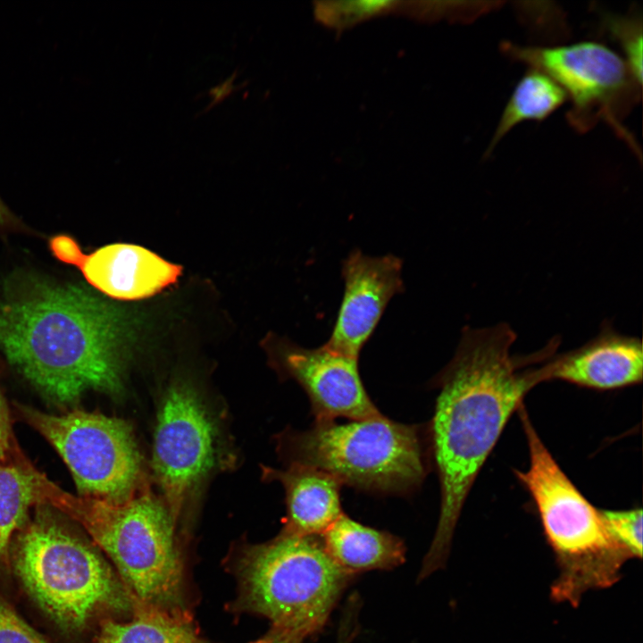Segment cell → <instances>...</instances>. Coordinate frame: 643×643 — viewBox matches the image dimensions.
<instances>
[{"label": "cell", "instance_id": "obj_24", "mask_svg": "<svg viewBox=\"0 0 643 643\" xmlns=\"http://www.w3.org/2000/svg\"><path fill=\"white\" fill-rule=\"evenodd\" d=\"M13 451V435L6 402L0 391V460H5Z\"/></svg>", "mask_w": 643, "mask_h": 643}, {"label": "cell", "instance_id": "obj_10", "mask_svg": "<svg viewBox=\"0 0 643 643\" xmlns=\"http://www.w3.org/2000/svg\"><path fill=\"white\" fill-rule=\"evenodd\" d=\"M215 454L216 428L199 396L185 383L171 385L158 413L152 466L174 520Z\"/></svg>", "mask_w": 643, "mask_h": 643}, {"label": "cell", "instance_id": "obj_26", "mask_svg": "<svg viewBox=\"0 0 643 643\" xmlns=\"http://www.w3.org/2000/svg\"><path fill=\"white\" fill-rule=\"evenodd\" d=\"M10 219V213L5 205L0 200V223H4Z\"/></svg>", "mask_w": 643, "mask_h": 643}, {"label": "cell", "instance_id": "obj_25", "mask_svg": "<svg viewBox=\"0 0 643 643\" xmlns=\"http://www.w3.org/2000/svg\"><path fill=\"white\" fill-rule=\"evenodd\" d=\"M303 640L294 634L271 629L264 637L251 643H303Z\"/></svg>", "mask_w": 643, "mask_h": 643}, {"label": "cell", "instance_id": "obj_9", "mask_svg": "<svg viewBox=\"0 0 643 643\" xmlns=\"http://www.w3.org/2000/svg\"><path fill=\"white\" fill-rule=\"evenodd\" d=\"M501 48L562 87L572 101L567 118L574 129L587 131L603 120L630 141L622 119L637 100L641 87L615 52L589 41L555 46H522L506 42Z\"/></svg>", "mask_w": 643, "mask_h": 643}, {"label": "cell", "instance_id": "obj_2", "mask_svg": "<svg viewBox=\"0 0 643 643\" xmlns=\"http://www.w3.org/2000/svg\"><path fill=\"white\" fill-rule=\"evenodd\" d=\"M126 310L90 290L29 279L0 293V349L49 401L120 394L134 330Z\"/></svg>", "mask_w": 643, "mask_h": 643}, {"label": "cell", "instance_id": "obj_14", "mask_svg": "<svg viewBox=\"0 0 643 643\" xmlns=\"http://www.w3.org/2000/svg\"><path fill=\"white\" fill-rule=\"evenodd\" d=\"M76 266L97 290L123 300L150 296L173 284L181 273L180 266L130 244H112L89 255L81 253Z\"/></svg>", "mask_w": 643, "mask_h": 643}, {"label": "cell", "instance_id": "obj_20", "mask_svg": "<svg viewBox=\"0 0 643 643\" xmlns=\"http://www.w3.org/2000/svg\"><path fill=\"white\" fill-rule=\"evenodd\" d=\"M603 27L616 41L623 60L639 86L642 84V21L636 14L618 16L605 14Z\"/></svg>", "mask_w": 643, "mask_h": 643}, {"label": "cell", "instance_id": "obj_3", "mask_svg": "<svg viewBox=\"0 0 643 643\" xmlns=\"http://www.w3.org/2000/svg\"><path fill=\"white\" fill-rule=\"evenodd\" d=\"M43 503L78 521L114 564L135 600L173 613H188L185 564L165 504L138 489L121 502L74 497L41 480Z\"/></svg>", "mask_w": 643, "mask_h": 643}, {"label": "cell", "instance_id": "obj_11", "mask_svg": "<svg viewBox=\"0 0 643 643\" xmlns=\"http://www.w3.org/2000/svg\"><path fill=\"white\" fill-rule=\"evenodd\" d=\"M278 357L284 372L307 394L314 422L361 420L380 413L363 384L358 358L325 344L305 348L291 343L280 347Z\"/></svg>", "mask_w": 643, "mask_h": 643}, {"label": "cell", "instance_id": "obj_8", "mask_svg": "<svg viewBox=\"0 0 643 643\" xmlns=\"http://www.w3.org/2000/svg\"><path fill=\"white\" fill-rule=\"evenodd\" d=\"M17 409L63 459L79 497L121 502L139 489L141 456L125 421L81 410L54 415Z\"/></svg>", "mask_w": 643, "mask_h": 643}, {"label": "cell", "instance_id": "obj_1", "mask_svg": "<svg viewBox=\"0 0 643 643\" xmlns=\"http://www.w3.org/2000/svg\"><path fill=\"white\" fill-rule=\"evenodd\" d=\"M516 333L505 322L463 328L456 351L435 379L439 388L428 429L440 484V511L418 578L443 567L467 496L524 396L536 386L530 357L511 355Z\"/></svg>", "mask_w": 643, "mask_h": 643}, {"label": "cell", "instance_id": "obj_21", "mask_svg": "<svg viewBox=\"0 0 643 643\" xmlns=\"http://www.w3.org/2000/svg\"><path fill=\"white\" fill-rule=\"evenodd\" d=\"M603 521L612 537L631 557L642 556V510L600 509Z\"/></svg>", "mask_w": 643, "mask_h": 643}, {"label": "cell", "instance_id": "obj_5", "mask_svg": "<svg viewBox=\"0 0 643 643\" xmlns=\"http://www.w3.org/2000/svg\"><path fill=\"white\" fill-rule=\"evenodd\" d=\"M517 412L530 464L514 473L533 499L555 556L559 573L551 586V597L577 606L586 592L618 581L623 564L632 557L609 533L600 509L584 497L555 462L523 404Z\"/></svg>", "mask_w": 643, "mask_h": 643}, {"label": "cell", "instance_id": "obj_19", "mask_svg": "<svg viewBox=\"0 0 643 643\" xmlns=\"http://www.w3.org/2000/svg\"><path fill=\"white\" fill-rule=\"evenodd\" d=\"M41 476L28 465H0V561L8 563L13 535L29 507L42 503Z\"/></svg>", "mask_w": 643, "mask_h": 643}, {"label": "cell", "instance_id": "obj_16", "mask_svg": "<svg viewBox=\"0 0 643 643\" xmlns=\"http://www.w3.org/2000/svg\"><path fill=\"white\" fill-rule=\"evenodd\" d=\"M321 538L333 561L351 575L392 569L405 560L406 549L400 538L363 525L344 512Z\"/></svg>", "mask_w": 643, "mask_h": 643}, {"label": "cell", "instance_id": "obj_6", "mask_svg": "<svg viewBox=\"0 0 643 643\" xmlns=\"http://www.w3.org/2000/svg\"><path fill=\"white\" fill-rule=\"evenodd\" d=\"M424 430L378 415L314 422L305 430H291L280 446L289 463L316 468L341 485L378 494H407L424 480L431 456Z\"/></svg>", "mask_w": 643, "mask_h": 643}, {"label": "cell", "instance_id": "obj_4", "mask_svg": "<svg viewBox=\"0 0 643 643\" xmlns=\"http://www.w3.org/2000/svg\"><path fill=\"white\" fill-rule=\"evenodd\" d=\"M18 536L14 571L40 609L61 629L78 633L93 621L131 614L136 600L85 539L38 504Z\"/></svg>", "mask_w": 643, "mask_h": 643}, {"label": "cell", "instance_id": "obj_23", "mask_svg": "<svg viewBox=\"0 0 643 643\" xmlns=\"http://www.w3.org/2000/svg\"><path fill=\"white\" fill-rule=\"evenodd\" d=\"M50 246L58 259L73 265H76L82 253L79 245L67 236L53 238L50 242Z\"/></svg>", "mask_w": 643, "mask_h": 643}, {"label": "cell", "instance_id": "obj_17", "mask_svg": "<svg viewBox=\"0 0 643 643\" xmlns=\"http://www.w3.org/2000/svg\"><path fill=\"white\" fill-rule=\"evenodd\" d=\"M93 643H206L188 614H173L136 602L131 617L100 621Z\"/></svg>", "mask_w": 643, "mask_h": 643}, {"label": "cell", "instance_id": "obj_12", "mask_svg": "<svg viewBox=\"0 0 643 643\" xmlns=\"http://www.w3.org/2000/svg\"><path fill=\"white\" fill-rule=\"evenodd\" d=\"M402 261L387 255L370 256L353 250L344 260V295L331 335L325 345L358 358L388 303L404 289Z\"/></svg>", "mask_w": 643, "mask_h": 643}, {"label": "cell", "instance_id": "obj_7", "mask_svg": "<svg viewBox=\"0 0 643 643\" xmlns=\"http://www.w3.org/2000/svg\"><path fill=\"white\" fill-rule=\"evenodd\" d=\"M235 572L240 607L303 639L324 626L352 577L330 556L321 536L284 530L244 548Z\"/></svg>", "mask_w": 643, "mask_h": 643}, {"label": "cell", "instance_id": "obj_22", "mask_svg": "<svg viewBox=\"0 0 643 643\" xmlns=\"http://www.w3.org/2000/svg\"><path fill=\"white\" fill-rule=\"evenodd\" d=\"M0 643H50L0 596Z\"/></svg>", "mask_w": 643, "mask_h": 643}, {"label": "cell", "instance_id": "obj_15", "mask_svg": "<svg viewBox=\"0 0 643 643\" xmlns=\"http://www.w3.org/2000/svg\"><path fill=\"white\" fill-rule=\"evenodd\" d=\"M267 478L285 489L287 516L282 530L303 536H321L341 514V484L313 467L289 463L286 470H265Z\"/></svg>", "mask_w": 643, "mask_h": 643}, {"label": "cell", "instance_id": "obj_13", "mask_svg": "<svg viewBox=\"0 0 643 643\" xmlns=\"http://www.w3.org/2000/svg\"><path fill=\"white\" fill-rule=\"evenodd\" d=\"M547 358L533 368L537 385L563 380L594 389H615L642 381L643 349L640 338L622 335L610 322L581 347Z\"/></svg>", "mask_w": 643, "mask_h": 643}, {"label": "cell", "instance_id": "obj_18", "mask_svg": "<svg viewBox=\"0 0 643 643\" xmlns=\"http://www.w3.org/2000/svg\"><path fill=\"white\" fill-rule=\"evenodd\" d=\"M567 99L565 91L551 77L530 68L516 84L502 112L486 150L487 155L515 126L526 121H541L547 119Z\"/></svg>", "mask_w": 643, "mask_h": 643}]
</instances>
